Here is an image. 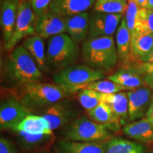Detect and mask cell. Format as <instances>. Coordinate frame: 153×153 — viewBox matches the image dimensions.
Returning a JSON list of instances; mask_svg holds the SVG:
<instances>
[{
	"instance_id": "obj_17",
	"label": "cell",
	"mask_w": 153,
	"mask_h": 153,
	"mask_svg": "<svg viewBox=\"0 0 153 153\" xmlns=\"http://www.w3.org/2000/svg\"><path fill=\"white\" fill-rule=\"evenodd\" d=\"M106 142L83 143L60 140L55 144L57 153H105Z\"/></svg>"
},
{
	"instance_id": "obj_25",
	"label": "cell",
	"mask_w": 153,
	"mask_h": 153,
	"mask_svg": "<svg viewBox=\"0 0 153 153\" xmlns=\"http://www.w3.org/2000/svg\"><path fill=\"white\" fill-rule=\"evenodd\" d=\"M146 151L140 143L122 137H114L106 142L105 153H146Z\"/></svg>"
},
{
	"instance_id": "obj_30",
	"label": "cell",
	"mask_w": 153,
	"mask_h": 153,
	"mask_svg": "<svg viewBox=\"0 0 153 153\" xmlns=\"http://www.w3.org/2000/svg\"><path fill=\"white\" fill-rule=\"evenodd\" d=\"M102 93L91 89H82L78 93V100L87 112L102 103Z\"/></svg>"
},
{
	"instance_id": "obj_32",
	"label": "cell",
	"mask_w": 153,
	"mask_h": 153,
	"mask_svg": "<svg viewBox=\"0 0 153 153\" xmlns=\"http://www.w3.org/2000/svg\"><path fill=\"white\" fill-rule=\"evenodd\" d=\"M28 1L37 18L49 10L52 0H28Z\"/></svg>"
},
{
	"instance_id": "obj_38",
	"label": "cell",
	"mask_w": 153,
	"mask_h": 153,
	"mask_svg": "<svg viewBox=\"0 0 153 153\" xmlns=\"http://www.w3.org/2000/svg\"><path fill=\"white\" fill-rule=\"evenodd\" d=\"M140 8L147 9L148 0H134Z\"/></svg>"
},
{
	"instance_id": "obj_29",
	"label": "cell",
	"mask_w": 153,
	"mask_h": 153,
	"mask_svg": "<svg viewBox=\"0 0 153 153\" xmlns=\"http://www.w3.org/2000/svg\"><path fill=\"white\" fill-rule=\"evenodd\" d=\"M133 33L153 35V10L142 8L139 9L135 22V29L132 33Z\"/></svg>"
},
{
	"instance_id": "obj_35",
	"label": "cell",
	"mask_w": 153,
	"mask_h": 153,
	"mask_svg": "<svg viewBox=\"0 0 153 153\" xmlns=\"http://www.w3.org/2000/svg\"><path fill=\"white\" fill-rule=\"evenodd\" d=\"M145 85L153 91V73L145 74Z\"/></svg>"
},
{
	"instance_id": "obj_16",
	"label": "cell",
	"mask_w": 153,
	"mask_h": 153,
	"mask_svg": "<svg viewBox=\"0 0 153 153\" xmlns=\"http://www.w3.org/2000/svg\"><path fill=\"white\" fill-rule=\"evenodd\" d=\"M90 16L88 12H84L64 18L66 32L76 43L89 36Z\"/></svg>"
},
{
	"instance_id": "obj_15",
	"label": "cell",
	"mask_w": 153,
	"mask_h": 153,
	"mask_svg": "<svg viewBox=\"0 0 153 153\" xmlns=\"http://www.w3.org/2000/svg\"><path fill=\"white\" fill-rule=\"evenodd\" d=\"M19 0H4L1 7V27L5 46L14 34Z\"/></svg>"
},
{
	"instance_id": "obj_21",
	"label": "cell",
	"mask_w": 153,
	"mask_h": 153,
	"mask_svg": "<svg viewBox=\"0 0 153 153\" xmlns=\"http://www.w3.org/2000/svg\"><path fill=\"white\" fill-rule=\"evenodd\" d=\"M123 132L128 137L140 142H153V127L146 117L127 123Z\"/></svg>"
},
{
	"instance_id": "obj_6",
	"label": "cell",
	"mask_w": 153,
	"mask_h": 153,
	"mask_svg": "<svg viewBox=\"0 0 153 153\" xmlns=\"http://www.w3.org/2000/svg\"><path fill=\"white\" fill-rule=\"evenodd\" d=\"M102 72L85 65H74L62 69L53 75V81L57 85L67 87H79L104 78Z\"/></svg>"
},
{
	"instance_id": "obj_34",
	"label": "cell",
	"mask_w": 153,
	"mask_h": 153,
	"mask_svg": "<svg viewBox=\"0 0 153 153\" xmlns=\"http://www.w3.org/2000/svg\"><path fill=\"white\" fill-rule=\"evenodd\" d=\"M140 70L144 74L153 73V64L152 63H141L138 65Z\"/></svg>"
},
{
	"instance_id": "obj_18",
	"label": "cell",
	"mask_w": 153,
	"mask_h": 153,
	"mask_svg": "<svg viewBox=\"0 0 153 153\" xmlns=\"http://www.w3.org/2000/svg\"><path fill=\"white\" fill-rule=\"evenodd\" d=\"M102 103L110 107L115 116L120 120L122 126L128 123V97L126 92L102 94Z\"/></svg>"
},
{
	"instance_id": "obj_12",
	"label": "cell",
	"mask_w": 153,
	"mask_h": 153,
	"mask_svg": "<svg viewBox=\"0 0 153 153\" xmlns=\"http://www.w3.org/2000/svg\"><path fill=\"white\" fill-rule=\"evenodd\" d=\"M75 116V110L65 102H57L47 107L42 115L52 131L68 124Z\"/></svg>"
},
{
	"instance_id": "obj_19",
	"label": "cell",
	"mask_w": 153,
	"mask_h": 153,
	"mask_svg": "<svg viewBox=\"0 0 153 153\" xmlns=\"http://www.w3.org/2000/svg\"><path fill=\"white\" fill-rule=\"evenodd\" d=\"M116 50L118 60L123 67L131 65V33L128 28L125 18L122 19L116 33Z\"/></svg>"
},
{
	"instance_id": "obj_11",
	"label": "cell",
	"mask_w": 153,
	"mask_h": 153,
	"mask_svg": "<svg viewBox=\"0 0 153 153\" xmlns=\"http://www.w3.org/2000/svg\"><path fill=\"white\" fill-rule=\"evenodd\" d=\"M37 36L42 38H51L66 32L65 19L53 13L51 10L37 17L35 23Z\"/></svg>"
},
{
	"instance_id": "obj_9",
	"label": "cell",
	"mask_w": 153,
	"mask_h": 153,
	"mask_svg": "<svg viewBox=\"0 0 153 153\" xmlns=\"http://www.w3.org/2000/svg\"><path fill=\"white\" fill-rule=\"evenodd\" d=\"M123 14L95 12L90 16L89 39L112 36L118 28Z\"/></svg>"
},
{
	"instance_id": "obj_22",
	"label": "cell",
	"mask_w": 153,
	"mask_h": 153,
	"mask_svg": "<svg viewBox=\"0 0 153 153\" xmlns=\"http://www.w3.org/2000/svg\"><path fill=\"white\" fill-rule=\"evenodd\" d=\"M87 113L91 120L106 126L111 131L117 132L122 126L120 120L115 116L110 107L104 103H101Z\"/></svg>"
},
{
	"instance_id": "obj_40",
	"label": "cell",
	"mask_w": 153,
	"mask_h": 153,
	"mask_svg": "<svg viewBox=\"0 0 153 153\" xmlns=\"http://www.w3.org/2000/svg\"><path fill=\"white\" fill-rule=\"evenodd\" d=\"M126 1H129V0H126Z\"/></svg>"
},
{
	"instance_id": "obj_2",
	"label": "cell",
	"mask_w": 153,
	"mask_h": 153,
	"mask_svg": "<svg viewBox=\"0 0 153 153\" xmlns=\"http://www.w3.org/2000/svg\"><path fill=\"white\" fill-rule=\"evenodd\" d=\"M82 49L87 65L94 70H108L117 64V50L112 36L88 39Z\"/></svg>"
},
{
	"instance_id": "obj_13",
	"label": "cell",
	"mask_w": 153,
	"mask_h": 153,
	"mask_svg": "<svg viewBox=\"0 0 153 153\" xmlns=\"http://www.w3.org/2000/svg\"><path fill=\"white\" fill-rule=\"evenodd\" d=\"M108 79L126 87L129 91L146 85L145 82V74L140 70L138 65L121 68L116 73L108 76Z\"/></svg>"
},
{
	"instance_id": "obj_39",
	"label": "cell",
	"mask_w": 153,
	"mask_h": 153,
	"mask_svg": "<svg viewBox=\"0 0 153 153\" xmlns=\"http://www.w3.org/2000/svg\"><path fill=\"white\" fill-rule=\"evenodd\" d=\"M147 9H152V10H153V0H148Z\"/></svg>"
},
{
	"instance_id": "obj_5",
	"label": "cell",
	"mask_w": 153,
	"mask_h": 153,
	"mask_svg": "<svg viewBox=\"0 0 153 153\" xmlns=\"http://www.w3.org/2000/svg\"><path fill=\"white\" fill-rule=\"evenodd\" d=\"M65 137L68 140L76 142H104L111 139V133L106 126L82 116L75 118L68 126Z\"/></svg>"
},
{
	"instance_id": "obj_33",
	"label": "cell",
	"mask_w": 153,
	"mask_h": 153,
	"mask_svg": "<svg viewBox=\"0 0 153 153\" xmlns=\"http://www.w3.org/2000/svg\"><path fill=\"white\" fill-rule=\"evenodd\" d=\"M0 153H18L14 143L5 137L0 139Z\"/></svg>"
},
{
	"instance_id": "obj_10",
	"label": "cell",
	"mask_w": 153,
	"mask_h": 153,
	"mask_svg": "<svg viewBox=\"0 0 153 153\" xmlns=\"http://www.w3.org/2000/svg\"><path fill=\"white\" fill-rule=\"evenodd\" d=\"M127 94L128 97L129 122L144 118L153 98L152 90L147 86H144L128 91Z\"/></svg>"
},
{
	"instance_id": "obj_8",
	"label": "cell",
	"mask_w": 153,
	"mask_h": 153,
	"mask_svg": "<svg viewBox=\"0 0 153 153\" xmlns=\"http://www.w3.org/2000/svg\"><path fill=\"white\" fill-rule=\"evenodd\" d=\"M30 115L28 110L16 95L10 94L2 99L0 105L1 129L14 130L26 116Z\"/></svg>"
},
{
	"instance_id": "obj_36",
	"label": "cell",
	"mask_w": 153,
	"mask_h": 153,
	"mask_svg": "<svg viewBox=\"0 0 153 153\" xmlns=\"http://www.w3.org/2000/svg\"><path fill=\"white\" fill-rule=\"evenodd\" d=\"M145 117L148 118L153 127V98L152 99V102H151L150 108H149L148 112H147Z\"/></svg>"
},
{
	"instance_id": "obj_26",
	"label": "cell",
	"mask_w": 153,
	"mask_h": 153,
	"mask_svg": "<svg viewBox=\"0 0 153 153\" xmlns=\"http://www.w3.org/2000/svg\"><path fill=\"white\" fill-rule=\"evenodd\" d=\"M19 143L25 150H38L48 147L55 140L54 134L30 135L24 132H17Z\"/></svg>"
},
{
	"instance_id": "obj_24",
	"label": "cell",
	"mask_w": 153,
	"mask_h": 153,
	"mask_svg": "<svg viewBox=\"0 0 153 153\" xmlns=\"http://www.w3.org/2000/svg\"><path fill=\"white\" fill-rule=\"evenodd\" d=\"M23 45L28 51L41 71L47 70L46 50L42 38L38 36H30L24 40Z\"/></svg>"
},
{
	"instance_id": "obj_7",
	"label": "cell",
	"mask_w": 153,
	"mask_h": 153,
	"mask_svg": "<svg viewBox=\"0 0 153 153\" xmlns=\"http://www.w3.org/2000/svg\"><path fill=\"white\" fill-rule=\"evenodd\" d=\"M36 16L28 0H19L14 34L6 49H12L24 38L36 34Z\"/></svg>"
},
{
	"instance_id": "obj_23",
	"label": "cell",
	"mask_w": 153,
	"mask_h": 153,
	"mask_svg": "<svg viewBox=\"0 0 153 153\" xmlns=\"http://www.w3.org/2000/svg\"><path fill=\"white\" fill-rule=\"evenodd\" d=\"M16 132H24L30 135L53 134L47 120L43 116L28 115L14 129Z\"/></svg>"
},
{
	"instance_id": "obj_14",
	"label": "cell",
	"mask_w": 153,
	"mask_h": 153,
	"mask_svg": "<svg viewBox=\"0 0 153 153\" xmlns=\"http://www.w3.org/2000/svg\"><path fill=\"white\" fill-rule=\"evenodd\" d=\"M96 0H52L50 10L63 18L86 12L95 5Z\"/></svg>"
},
{
	"instance_id": "obj_27",
	"label": "cell",
	"mask_w": 153,
	"mask_h": 153,
	"mask_svg": "<svg viewBox=\"0 0 153 153\" xmlns=\"http://www.w3.org/2000/svg\"><path fill=\"white\" fill-rule=\"evenodd\" d=\"M82 89H91L102 94H115L123 91H128L129 89L123 86L118 85L111 80H98L86 84V85L74 87L72 90L74 93Z\"/></svg>"
},
{
	"instance_id": "obj_4",
	"label": "cell",
	"mask_w": 153,
	"mask_h": 153,
	"mask_svg": "<svg viewBox=\"0 0 153 153\" xmlns=\"http://www.w3.org/2000/svg\"><path fill=\"white\" fill-rule=\"evenodd\" d=\"M79 56L77 45L68 34H59L51 38L46 48L47 67L62 70L71 65Z\"/></svg>"
},
{
	"instance_id": "obj_1",
	"label": "cell",
	"mask_w": 153,
	"mask_h": 153,
	"mask_svg": "<svg viewBox=\"0 0 153 153\" xmlns=\"http://www.w3.org/2000/svg\"><path fill=\"white\" fill-rule=\"evenodd\" d=\"M74 94L72 88L67 86L33 82L24 85L20 100L30 111V108H47Z\"/></svg>"
},
{
	"instance_id": "obj_41",
	"label": "cell",
	"mask_w": 153,
	"mask_h": 153,
	"mask_svg": "<svg viewBox=\"0 0 153 153\" xmlns=\"http://www.w3.org/2000/svg\"><path fill=\"white\" fill-rule=\"evenodd\" d=\"M150 153H153V152H150Z\"/></svg>"
},
{
	"instance_id": "obj_20",
	"label": "cell",
	"mask_w": 153,
	"mask_h": 153,
	"mask_svg": "<svg viewBox=\"0 0 153 153\" xmlns=\"http://www.w3.org/2000/svg\"><path fill=\"white\" fill-rule=\"evenodd\" d=\"M153 48V35L133 33L131 34V65H140L142 59Z\"/></svg>"
},
{
	"instance_id": "obj_37",
	"label": "cell",
	"mask_w": 153,
	"mask_h": 153,
	"mask_svg": "<svg viewBox=\"0 0 153 153\" xmlns=\"http://www.w3.org/2000/svg\"><path fill=\"white\" fill-rule=\"evenodd\" d=\"M142 63H152L153 64V48L150 53L142 59Z\"/></svg>"
},
{
	"instance_id": "obj_3",
	"label": "cell",
	"mask_w": 153,
	"mask_h": 153,
	"mask_svg": "<svg viewBox=\"0 0 153 153\" xmlns=\"http://www.w3.org/2000/svg\"><path fill=\"white\" fill-rule=\"evenodd\" d=\"M7 73L13 82L24 85L38 82L43 77L33 57L23 45L15 48L9 56Z\"/></svg>"
},
{
	"instance_id": "obj_28",
	"label": "cell",
	"mask_w": 153,
	"mask_h": 153,
	"mask_svg": "<svg viewBox=\"0 0 153 153\" xmlns=\"http://www.w3.org/2000/svg\"><path fill=\"white\" fill-rule=\"evenodd\" d=\"M128 8L126 0H96L94 11L106 14H123Z\"/></svg>"
},
{
	"instance_id": "obj_31",
	"label": "cell",
	"mask_w": 153,
	"mask_h": 153,
	"mask_svg": "<svg viewBox=\"0 0 153 153\" xmlns=\"http://www.w3.org/2000/svg\"><path fill=\"white\" fill-rule=\"evenodd\" d=\"M140 9V8L137 6L134 0H129L128 1V8L126 11L125 19L128 28H129L130 31H131V33H133L134 29H135L137 15Z\"/></svg>"
}]
</instances>
